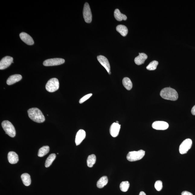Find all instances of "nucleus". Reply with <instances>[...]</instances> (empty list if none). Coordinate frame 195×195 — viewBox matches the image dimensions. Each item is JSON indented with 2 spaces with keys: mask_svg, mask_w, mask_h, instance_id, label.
I'll return each mask as SVG.
<instances>
[{
  "mask_svg": "<svg viewBox=\"0 0 195 195\" xmlns=\"http://www.w3.org/2000/svg\"><path fill=\"white\" fill-rule=\"evenodd\" d=\"M27 113L29 117L34 122L42 123L45 121V117L43 113L38 108H30L27 111Z\"/></svg>",
  "mask_w": 195,
  "mask_h": 195,
  "instance_id": "1",
  "label": "nucleus"
},
{
  "mask_svg": "<svg viewBox=\"0 0 195 195\" xmlns=\"http://www.w3.org/2000/svg\"><path fill=\"white\" fill-rule=\"evenodd\" d=\"M163 98L167 100L175 101L178 98V94L175 89L171 88H164L160 93Z\"/></svg>",
  "mask_w": 195,
  "mask_h": 195,
  "instance_id": "2",
  "label": "nucleus"
},
{
  "mask_svg": "<svg viewBox=\"0 0 195 195\" xmlns=\"http://www.w3.org/2000/svg\"><path fill=\"white\" fill-rule=\"evenodd\" d=\"M2 126L6 134L11 137L15 136L16 132L15 128L10 121H4L2 123Z\"/></svg>",
  "mask_w": 195,
  "mask_h": 195,
  "instance_id": "3",
  "label": "nucleus"
},
{
  "mask_svg": "<svg viewBox=\"0 0 195 195\" xmlns=\"http://www.w3.org/2000/svg\"><path fill=\"white\" fill-rule=\"evenodd\" d=\"M145 152L141 150L138 151H133L129 152L126 156L127 159L130 161H134L141 160L144 157Z\"/></svg>",
  "mask_w": 195,
  "mask_h": 195,
  "instance_id": "4",
  "label": "nucleus"
},
{
  "mask_svg": "<svg viewBox=\"0 0 195 195\" xmlns=\"http://www.w3.org/2000/svg\"><path fill=\"white\" fill-rule=\"evenodd\" d=\"M59 87V83L58 79L52 78L46 84V89L49 92L53 93L56 91Z\"/></svg>",
  "mask_w": 195,
  "mask_h": 195,
  "instance_id": "5",
  "label": "nucleus"
},
{
  "mask_svg": "<svg viewBox=\"0 0 195 195\" xmlns=\"http://www.w3.org/2000/svg\"><path fill=\"white\" fill-rule=\"evenodd\" d=\"M192 141L190 139H187L184 140L179 147V152L181 154H186L192 147Z\"/></svg>",
  "mask_w": 195,
  "mask_h": 195,
  "instance_id": "6",
  "label": "nucleus"
},
{
  "mask_svg": "<svg viewBox=\"0 0 195 195\" xmlns=\"http://www.w3.org/2000/svg\"><path fill=\"white\" fill-rule=\"evenodd\" d=\"M83 14L85 21L86 23H91L92 19V15L89 5L88 3L85 4Z\"/></svg>",
  "mask_w": 195,
  "mask_h": 195,
  "instance_id": "7",
  "label": "nucleus"
},
{
  "mask_svg": "<svg viewBox=\"0 0 195 195\" xmlns=\"http://www.w3.org/2000/svg\"><path fill=\"white\" fill-rule=\"evenodd\" d=\"M65 62V60L62 58H53L46 60L43 62L45 66H53L61 65Z\"/></svg>",
  "mask_w": 195,
  "mask_h": 195,
  "instance_id": "8",
  "label": "nucleus"
},
{
  "mask_svg": "<svg viewBox=\"0 0 195 195\" xmlns=\"http://www.w3.org/2000/svg\"><path fill=\"white\" fill-rule=\"evenodd\" d=\"M13 61V58L10 56H6L2 59L0 62V69H5L11 65Z\"/></svg>",
  "mask_w": 195,
  "mask_h": 195,
  "instance_id": "9",
  "label": "nucleus"
},
{
  "mask_svg": "<svg viewBox=\"0 0 195 195\" xmlns=\"http://www.w3.org/2000/svg\"><path fill=\"white\" fill-rule=\"evenodd\" d=\"M97 58L99 62L105 69L109 74H111L110 64L107 59L102 56H98Z\"/></svg>",
  "mask_w": 195,
  "mask_h": 195,
  "instance_id": "10",
  "label": "nucleus"
},
{
  "mask_svg": "<svg viewBox=\"0 0 195 195\" xmlns=\"http://www.w3.org/2000/svg\"><path fill=\"white\" fill-rule=\"evenodd\" d=\"M168 123L163 121H156L152 124V128L156 130H166L168 128Z\"/></svg>",
  "mask_w": 195,
  "mask_h": 195,
  "instance_id": "11",
  "label": "nucleus"
},
{
  "mask_svg": "<svg viewBox=\"0 0 195 195\" xmlns=\"http://www.w3.org/2000/svg\"><path fill=\"white\" fill-rule=\"evenodd\" d=\"M120 126L121 125L117 123H114L111 125L110 131V135L112 137H116L118 136Z\"/></svg>",
  "mask_w": 195,
  "mask_h": 195,
  "instance_id": "12",
  "label": "nucleus"
},
{
  "mask_svg": "<svg viewBox=\"0 0 195 195\" xmlns=\"http://www.w3.org/2000/svg\"><path fill=\"white\" fill-rule=\"evenodd\" d=\"M20 37L22 41L27 45H32L34 43V41L32 38L27 33H21L20 34Z\"/></svg>",
  "mask_w": 195,
  "mask_h": 195,
  "instance_id": "13",
  "label": "nucleus"
},
{
  "mask_svg": "<svg viewBox=\"0 0 195 195\" xmlns=\"http://www.w3.org/2000/svg\"><path fill=\"white\" fill-rule=\"evenodd\" d=\"M86 132L83 129H80L78 130L77 133L76 139H75V143L77 146L80 145L83 140L86 137Z\"/></svg>",
  "mask_w": 195,
  "mask_h": 195,
  "instance_id": "14",
  "label": "nucleus"
},
{
  "mask_svg": "<svg viewBox=\"0 0 195 195\" xmlns=\"http://www.w3.org/2000/svg\"><path fill=\"white\" fill-rule=\"evenodd\" d=\"M22 78V77L20 75L16 74L11 75L7 79V84L9 85H11L19 82Z\"/></svg>",
  "mask_w": 195,
  "mask_h": 195,
  "instance_id": "15",
  "label": "nucleus"
},
{
  "mask_svg": "<svg viewBox=\"0 0 195 195\" xmlns=\"http://www.w3.org/2000/svg\"><path fill=\"white\" fill-rule=\"evenodd\" d=\"M8 159L9 162L11 164H15L19 161V157L15 152H10L8 154Z\"/></svg>",
  "mask_w": 195,
  "mask_h": 195,
  "instance_id": "16",
  "label": "nucleus"
},
{
  "mask_svg": "<svg viewBox=\"0 0 195 195\" xmlns=\"http://www.w3.org/2000/svg\"><path fill=\"white\" fill-rule=\"evenodd\" d=\"M147 55L144 53H139V56L135 59V63L137 65H140L144 63L145 61L148 58Z\"/></svg>",
  "mask_w": 195,
  "mask_h": 195,
  "instance_id": "17",
  "label": "nucleus"
},
{
  "mask_svg": "<svg viewBox=\"0 0 195 195\" xmlns=\"http://www.w3.org/2000/svg\"><path fill=\"white\" fill-rule=\"evenodd\" d=\"M116 30L123 37L126 36L128 33V29L126 26L123 25H117L116 27Z\"/></svg>",
  "mask_w": 195,
  "mask_h": 195,
  "instance_id": "18",
  "label": "nucleus"
},
{
  "mask_svg": "<svg viewBox=\"0 0 195 195\" xmlns=\"http://www.w3.org/2000/svg\"><path fill=\"white\" fill-rule=\"evenodd\" d=\"M114 17L117 20L121 21L122 20H126L127 18L125 14H121L118 9H116L114 13Z\"/></svg>",
  "mask_w": 195,
  "mask_h": 195,
  "instance_id": "19",
  "label": "nucleus"
},
{
  "mask_svg": "<svg viewBox=\"0 0 195 195\" xmlns=\"http://www.w3.org/2000/svg\"><path fill=\"white\" fill-rule=\"evenodd\" d=\"M108 183V178L107 176H104L99 179L97 183V187L99 188H102Z\"/></svg>",
  "mask_w": 195,
  "mask_h": 195,
  "instance_id": "20",
  "label": "nucleus"
},
{
  "mask_svg": "<svg viewBox=\"0 0 195 195\" xmlns=\"http://www.w3.org/2000/svg\"><path fill=\"white\" fill-rule=\"evenodd\" d=\"M21 178L23 183L26 186H29L31 183V180L30 175L27 173L22 174Z\"/></svg>",
  "mask_w": 195,
  "mask_h": 195,
  "instance_id": "21",
  "label": "nucleus"
},
{
  "mask_svg": "<svg viewBox=\"0 0 195 195\" xmlns=\"http://www.w3.org/2000/svg\"><path fill=\"white\" fill-rule=\"evenodd\" d=\"M123 84L124 87L128 91L131 90L133 87V84L131 81L130 78L127 77L123 79Z\"/></svg>",
  "mask_w": 195,
  "mask_h": 195,
  "instance_id": "22",
  "label": "nucleus"
},
{
  "mask_svg": "<svg viewBox=\"0 0 195 195\" xmlns=\"http://www.w3.org/2000/svg\"><path fill=\"white\" fill-rule=\"evenodd\" d=\"M96 157L94 154H92L88 156L87 160V165L90 168L92 167L96 162Z\"/></svg>",
  "mask_w": 195,
  "mask_h": 195,
  "instance_id": "23",
  "label": "nucleus"
},
{
  "mask_svg": "<svg viewBox=\"0 0 195 195\" xmlns=\"http://www.w3.org/2000/svg\"><path fill=\"white\" fill-rule=\"evenodd\" d=\"M49 150L50 148L49 146H46L42 147L38 151V156L40 157H43L48 153Z\"/></svg>",
  "mask_w": 195,
  "mask_h": 195,
  "instance_id": "24",
  "label": "nucleus"
},
{
  "mask_svg": "<svg viewBox=\"0 0 195 195\" xmlns=\"http://www.w3.org/2000/svg\"><path fill=\"white\" fill-rule=\"evenodd\" d=\"M56 157V155L55 154H51L49 156L46 160L45 164L46 167L47 168L50 166L52 165L53 162L54 161Z\"/></svg>",
  "mask_w": 195,
  "mask_h": 195,
  "instance_id": "25",
  "label": "nucleus"
},
{
  "mask_svg": "<svg viewBox=\"0 0 195 195\" xmlns=\"http://www.w3.org/2000/svg\"><path fill=\"white\" fill-rule=\"evenodd\" d=\"M130 187V184L128 181L121 182L120 185V190L123 192H126L128 190Z\"/></svg>",
  "mask_w": 195,
  "mask_h": 195,
  "instance_id": "26",
  "label": "nucleus"
},
{
  "mask_svg": "<svg viewBox=\"0 0 195 195\" xmlns=\"http://www.w3.org/2000/svg\"><path fill=\"white\" fill-rule=\"evenodd\" d=\"M158 64V62L157 61H153L150 62V64L147 66L146 69L150 71L155 70L156 69Z\"/></svg>",
  "mask_w": 195,
  "mask_h": 195,
  "instance_id": "27",
  "label": "nucleus"
},
{
  "mask_svg": "<svg viewBox=\"0 0 195 195\" xmlns=\"http://www.w3.org/2000/svg\"><path fill=\"white\" fill-rule=\"evenodd\" d=\"M155 187L157 191H161L163 188L162 182L160 180L156 181L155 184Z\"/></svg>",
  "mask_w": 195,
  "mask_h": 195,
  "instance_id": "28",
  "label": "nucleus"
},
{
  "mask_svg": "<svg viewBox=\"0 0 195 195\" xmlns=\"http://www.w3.org/2000/svg\"><path fill=\"white\" fill-rule=\"evenodd\" d=\"M92 95V94L91 93L85 95V96L83 97L80 99V101H79V103L80 104H82L83 103H84L85 101L87 100L88 99H89Z\"/></svg>",
  "mask_w": 195,
  "mask_h": 195,
  "instance_id": "29",
  "label": "nucleus"
},
{
  "mask_svg": "<svg viewBox=\"0 0 195 195\" xmlns=\"http://www.w3.org/2000/svg\"><path fill=\"white\" fill-rule=\"evenodd\" d=\"M181 195H193V194L190 192L187 191H183L181 193Z\"/></svg>",
  "mask_w": 195,
  "mask_h": 195,
  "instance_id": "30",
  "label": "nucleus"
},
{
  "mask_svg": "<svg viewBox=\"0 0 195 195\" xmlns=\"http://www.w3.org/2000/svg\"><path fill=\"white\" fill-rule=\"evenodd\" d=\"M191 113L193 115H195V105L193 106L191 110Z\"/></svg>",
  "mask_w": 195,
  "mask_h": 195,
  "instance_id": "31",
  "label": "nucleus"
},
{
  "mask_svg": "<svg viewBox=\"0 0 195 195\" xmlns=\"http://www.w3.org/2000/svg\"><path fill=\"white\" fill-rule=\"evenodd\" d=\"M139 195H146L144 192H142H142H140Z\"/></svg>",
  "mask_w": 195,
  "mask_h": 195,
  "instance_id": "32",
  "label": "nucleus"
},
{
  "mask_svg": "<svg viewBox=\"0 0 195 195\" xmlns=\"http://www.w3.org/2000/svg\"><path fill=\"white\" fill-rule=\"evenodd\" d=\"M116 123H119V121H117Z\"/></svg>",
  "mask_w": 195,
  "mask_h": 195,
  "instance_id": "33",
  "label": "nucleus"
}]
</instances>
